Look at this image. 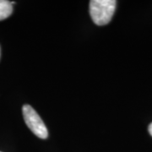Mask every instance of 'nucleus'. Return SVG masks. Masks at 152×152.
<instances>
[{
  "label": "nucleus",
  "instance_id": "nucleus-1",
  "mask_svg": "<svg viewBox=\"0 0 152 152\" xmlns=\"http://www.w3.org/2000/svg\"><path fill=\"white\" fill-rule=\"evenodd\" d=\"M117 6L115 0H91L90 2V15L97 26H105L111 21Z\"/></svg>",
  "mask_w": 152,
  "mask_h": 152
},
{
  "label": "nucleus",
  "instance_id": "nucleus-2",
  "mask_svg": "<svg viewBox=\"0 0 152 152\" xmlns=\"http://www.w3.org/2000/svg\"><path fill=\"white\" fill-rule=\"evenodd\" d=\"M22 113L24 120L28 128L32 131L33 134L39 137L40 139H47L48 136V131L46 125L42 120L39 114L36 110L30 105H24L22 107Z\"/></svg>",
  "mask_w": 152,
  "mask_h": 152
},
{
  "label": "nucleus",
  "instance_id": "nucleus-3",
  "mask_svg": "<svg viewBox=\"0 0 152 152\" xmlns=\"http://www.w3.org/2000/svg\"><path fill=\"white\" fill-rule=\"evenodd\" d=\"M13 12V5L10 1L0 0V20H5L10 16Z\"/></svg>",
  "mask_w": 152,
  "mask_h": 152
},
{
  "label": "nucleus",
  "instance_id": "nucleus-4",
  "mask_svg": "<svg viewBox=\"0 0 152 152\" xmlns=\"http://www.w3.org/2000/svg\"><path fill=\"white\" fill-rule=\"evenodd\" d=\"M148 130H149V133H150V134L152 136V123L151 124L149 125V128H148Z\"/></svg>",
  "mask_w": 152,
  "mask_h": 152
},
{
  "label": "nucleus",
  "instance_id": "nucleus-5",
  "mask_svg": "<svg viewBox=\"0 0 152 152\" xmlns=\"http://www.w3.org/2000/svg\"><path fill=\"white\" fill-rule=\"evenodd\" d=\"M0 55H1V49H0Z\"/></svg>",
  "mask_w": 152,
  "mask_h": 152
},
{
  "label": "nucleus",
  "instance_id": "nucleus-6",
  "mask_svg": "<svg viewBox=\"0 0 152 152\" xmlns=\"http://www.w3.org/2000/svg\"><path fill=\"white\" fill-rule=\"evenodd\" d=\"M0 152H1V151H0Z\"/></svg>",
  "mask_w": 152,
  "mask_h": 152
}]
</instances>
